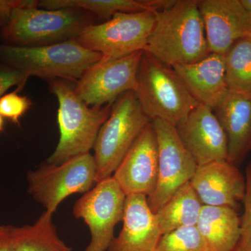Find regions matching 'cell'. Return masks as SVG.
<instances>
[{
	"instance_id": "9",
	"label": "cell",
	"mask_w": 251,
	"mask_h": 251,
	"mask_svg": "<svg viewBox=\"0 0 251 251\" xmlns=\"http://www.w3.org/2000/svg\"><path fill=\"white\" fill-rule=\"evenodd\" d=\"M126 196L113 176L96 184L77 200L73 209L76 219H82L91 233L85 251H108L115 239V227L122 221Z\"/></svg>"
},
{
	"instance_id": "12",
	"label": "cell",
	"mask_w": 251,
	"mask_h": 251,
	"mask_svg": "<svg viewBox=\"0 0 251 251\" xmlns=\"http://www.w3.org/2000/svg\"><path fill=\"white\" fill-rule=\"evenodd\" d=\"M175 128L198 167L211 162L227 161V136L212 109L198 104Z\"/></svg>"
},
{
	"instance_id": "8",
	"label": "cell",
	"mask_w": 251,
	"mask_h": 251,
	"mask_svg": "<svg viewBox=\"0 0 251 251\" xmlns=\"http://www.w3.org/2000/svg\"><path fill=\"white\" fill-rule=\"evenodd\" d=\"M156 21L151 11L120 13L110 20L88 26L76 38L82 47L108 59L144 51Z\"/></svg>"
},
{
	"instance_id": "17",
	"label": "cell",
	"mask_w": 251,
	"mask_h": 251,
	"mask_svg": "<svg viewBox=\"0 0 251 251\" xmlns=\"http://www.w3.org/2000/svg\"><path fill=\"white\" fill-rule=\"evenodd\" d=\"M173 68L193 98L213 110L228 92L225 55L209 53L197 62Z\"/></svg>"
},
{
	"instance_id": "23",
	"label": "cell",
	"mask_w": 251,
	"mask_h": 251,
	"mask_svg": "<svg viewBox=\"0 0 251 251\" xmlns=\"http://www.w3.org/2000/svg\"><path fill=\"white\" fill-rule=\"evenodd\" d=\"M229 91L251 94V36L238 41L225 54Z\"/></svg>"
},
{
	"instance_id": "7",
	"label": "cell",
	"mask_w": 251,
	"mask_h": 251,
	"mask_svg": "<svg viewBox=\"0 0 251 251\" xmlns=\"http://www.w3.org/2000/svg\"><path fill=\"white\" fill-rule=\"evenodd\" d=\"M28 193L46 210L54 214L69 196L85 193L97 183V170L90 153L58 165L44 163L27 173Z\"/></svg>"
},
{
	"instance_id": "29",
	"label": "cell",
	"mask_w": 251,
	"mask_h": 251,
	"mask_svg": "<svg viewBox=\"0 0 251 251\" xmlns=\"http://www.w3.org/2000/svg\"><path fill=\"white\" fill-rule=\"evenodd\" d=\"M12 226H0V251H15Z\"/></svg>"
},
{
	"instance_id": "21",
	"label": "cell",
	"mask_w": 251,
	"mask_h": 251,
	"mask_svg": "<svg viewBox=\"0 0 251 251\" xmlns=\"http://www.w3.org/2000/svg\"><path fill=\"white\" fill-rule=\"evenodd\" d=\"M52 215L45 211L34 224L13 226L14 251H73L59 237Z\"/></svg>"
},
{
	"instance_id": "28",
	"label": "cell",
	"mask_w": 251,
	"mask_h": 251,
	"mask_svg": "<svg viewBox=\"0 0 251 251\" xmlns=\"http://www.w3.org/2000/svg\"><path fill=\"white\" fill-rule=\"evenodd\" d=\"M39 7L38 0H0V30L9 24L17 9Z\"/></svg>"
},
{
	"instance_id": "24",
	"label": "cell",
	"mask_w": 251,
	"mask_h": 251,
	"mask_svg": "<svg viewBox=\"0 0 251 251\" xmlns=\"http://www.w3.org/2000/svg\"><path fill=\"white\" fill-rule=\"evenodd\" d=\"M153 251H208L196 226L163 234Z\"/></svg>"
},
{
	"instance_id": "5",
	"label": "cell",
	"mask_w": 251,
	"mask_h": 251,
	"mask_svg": "<svg viewBox=\"0 0 251 251\" xmlns=\"http://www.w3.org/2000/svg\"><path fill=\"white\" fill-rule=\"evenodd\" d=\"M135 93L147 116L176 126L198 102L188 92L173 67L143 51Z\"/></svg>"
},
{
	"instance_id": "15",
	"label": "cell",
	"mask_w": 251,
	"mask_h": 251,
	"mask_svg": "<svg viewBox=\"0 0 251 251\" xmlns=\"http://www.w3.org/2000/svg\"><path fill=\"white\" fill-rule=\"evenodd\" d=\"M190 184L203 205L228 206L238 211L245 197V176L227 161L198 167Z\"/></svg>"
},
{
	"instance_id": "3",
	"label": "cell",
	"mask_w": 251,
	"mask_h": 251,
	"mask_svg": "<svg viewBox=\"0 0 251 251\" xmlns=\"http://www.w3.org/2000/svg\"><path fill=\"white\" fill-rule=\"evenodd\" d=\"M97 17L85 10L39 7L15 11L8 25L0 30V43L15 47H40L76 39Z\"/></svg>"
},
{
	"instance_id": "14",
	"label": "cell",
	"mask_w": 251,
	"mask_h": 251,
	"mask_svg": "<svg viewBox=\"0 0 251 251\" xmlns=\"http://www.w3.org/2000/svg\"><path fill=\"white\" fill-rule=\"evenodd\" d=\"M158 168V144L151 122L135 140L112 176L126 196L143 195L148 198L156 188Z\"/></svg>"
},
{
	"instance_id": "10",
	"label": "cell",
	"mask_w": 251,
	"mask_h": 251,
	"mask_svg": "<svg viewBox=\"0 0 251 251\" xmlns=\"http://www.w3.org/2000/svg\"><path fill=\"white\" fill-rule=\"evenodd\" d=\"M143 53L140 51L118 59L103 57L75 82V93L88 106L101 108L126 92H135Z\"/></svg>"
},
{
	"instance_id": "19",
	"label": "cell",
	"mask_w": 251,
	"mask_h": 251,
	"mask_svg": "<svg viewBox=\"0 0 251 251\" xmlns=\"http://www.w3.org/2000/svg\"><path fill=\"white\" fill-rule=\"evenodd\" d=\"M196 227L208 251H232L239 236L240 216L228 206L203 205Z\"/></svg>"
},
{
	"instance_id": "30",
	"label": "cell",
	"mask_w": 251,
	"mask_h": 251,
	"mask_svg": "<svg viewBox=\"0 0 251 251\" xmlns=\"http://www.w3.org/2000/svg\"><path fill=\"white\" fill-rule=\"evenodd\" d=\"M240 2L246 11L251 15V0H240Z\"/></svg>"
},
{
	"instance_id": "13",
	"label": "cell",
	"mask_w": 251,
	"mask_h": 251,
	"mask_svg": "<svg viewBox=\"0 0 251 251\" xmlns=\"http://www.w3.org/2000/svg\"><path fill=\"white\" fill-rule=\"evenodd\" d=\"M209 53L225 55L238 41L251 36V15L240 0H198Z\"/></svg>"
},
{
	"instance_id": "18",
	"label": "cell",
	"mask_w": 251,
	"mask_h": 251,
	"mask_svg": "<svg viewBox=\"0 0 251 251\" xmlns=\"http://www.w3.org/2000/svg\"><path fill=\"white\" fill-rule=\"evenodd\" d=\"M227 139V161L239 168L251 151V94L228 91L214 110Z\"/></svg>"
},
{
	"instance_id": "1",
	"label": "cell",
	"mask_w": 251,
	"mask_h": 251,
	"mask_svg": "<svg viewBox=\"0 0 251 251\" xmlns=\"http://www.w3.org/2000/svg\"><path fill=\"white\" fill-rule=\"evenodd\" d=\"M144 51L171 67L209 54L198 0H176L171 7L156 12Z\"/></svg>"
},
{
	"instance_id": "11",
	"label": "cell",
	"mask_w": 251,
	"mask_h": 251,
	"mask_svg": "<svg viewBox=\"0 0 251 251\" xmlns=\"http://www.w3.org/2000/svg\"><path fill=\"white\" fill-rule=\"evenodd\" d=\"M151 123L158 144V179L148 202L155 214L179 188L190 182L198 166L181 143L175 126L161 120Z\"/></svg>"
},
{
	"instance_id": "4",
	"label": "cell",
	"mask_w": 251,
	"mask_h": 251,
	"mask_svg": "<svg viewBox=\"0 0 251 251\" xmlns=\"http://www.w3.org/2000/svg\"><path fill=\"white\" fill-rule=\"evenodd\" d=\"M103 58L82 47L76 39L40 47H15L0 43V61L25 74L47 81L76 82L90 68Z\"/></svg>"
},
{
	"instance_id": "26",
	"label": "cell",
	"mask_w": 251,
	"mask_h": 251,
	"mask_svg": "<svg viewBox=\"0 0 251 251\" xmlns=\"http://www.w3.org/2000/svg\"><path fill=\"white\" fill-rule=\"evenodd\" d=\"M29 97L21 95L16 90L5 94L0 98V115L12 123L19 125L20 120L32 106Z\"/></svg>"
},
{
	"instance_id": "20",
	"label": "cell",
	"mask_w": 251,
	"mask_h": 251,
	"mask_svg": "<svg viewBox=\"0 0 251 251\" xmlns=\"http://www.w3.org/2000/svg\"><path fill=\"white\" fill-rule=\"evenodd\" d=\"M202 206L190 182L181 186L155 213L162 235L181 227H195Z\"/></svg>"
},
{
	"instance_id": "6",
	"label": "cell",
	"mask_w": 251,
	"mask_h": 251,
	"mask_svg": "<svg viewBox=\"0 0 251 251\" xmlns=\"http://www.w3.org/2000/svg\"><path fill=\"white\" fill-rule=\"evenodd\" d=\"M151 122L133 91L122 94L114 102L94 147L97 183L113 175L135 140Z\"/></svg>"
},
{
	"instance_id": "31",
	"label": "cell",
	"mask_w": 251,
	"mask_h": 251,
	"mask_svg": "<svg viewBox=\"0 0 251 251\" xmlns=\"http://www.w3.org/2000/svg\"><path fill=\"white\" fill-rule=\"evenodd\" d=\"M4 127V117L0 115V133L3 131Z\"/></svg>"
},
{
	"instance_id": "27",
	"label": "cell",
	"mask_w": 251,
	"mask_h": 251,
	"mask_svg": "<svg viewBox=\"0 0 251 251\" xmlns=\"http://www.w3.org/2000/svg\"><path fill=\"white\" fill-rule=\"evenodd\" d=\"M29 77L24 73L0 61V98L15 86L18 92L22 90Z\"/></svg>"
},
{
	"instance_id": "2",
	"label": "cell",
	"mask_w": 251,
	"mask_h": 251,
	"mask_svg": "<svg viewBox=\"0 0 251 251\" xmlns=\"http://www.w3.org/2000/svg\"><path fill=\"white\" fill-rule=\"evenodd\" d=\"M48 82L50 92L58 100L59 140L47 163L58 165L74 157L90 153L113 103L101 108L90 107L77 97L70 81L56 79Z\"/></svg>"
},
{
	"instance_id": "22",
	"label": "cell",
	"mask_w": 251,
	"mask_h": 251,
	"mask_svg": "<svg viewBox=\"0 0 251 251\" xmlns=\"http://www.w3.org/2000/svg\"><path fill=\"white\" fill-rule=\"evenodd\" d=\"M39 7L49 10L77 8L105 21L120 13L152 11L149 0H41Z\"/></svg>"
},
{
	"instance_id": "16",
	"label": "cell",
	"mask_w": 251,
	"mask_h": 251,
	"mask_svg": "<svg viewBox=\"0 0 251 251\" xmlns=\"http://www.w3.org/2000/svg\"><path fill=\"white\" fill-rule=\"evenodd\" d=\"M122 222V230L108 251H154L162 234L146 196H126Z\"/></svg>"
},
{
	"instance_id": "25",
	"label": "cell",
	"mask_w": 251,
	"mask_h": 251,
	"mask_svg": "<svg viewBox=\"0 0 251 251\" xmlns=\"http://www.w3.org/2000/svg\"><path fill=\"white\" fill-rule=\"evenodd\" d=\"M246 193L244 210L240 216V229L237 244L232 251H251V163L246 169Z\"/></svg>"
}]
</instances>
